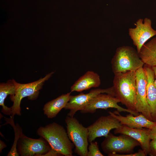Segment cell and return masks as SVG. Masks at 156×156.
<instances>
[{
	"label": "cell",
	"mask_w": 156,
	"mask_h": 156,
	"mask_svg": "<svg viewBox=\"0 0 156 156\" xmlns=\"http://www.w3.org/2000/svg\"><path fill=\"white\" fill-rule=\"evenodd\" d=\"M71 93L70 92L63 94L44 105L43 110L44 114L48 118H55L63 108H64L70 99Z\"/></svg>",
	"instance_id": "obj_17"
},
{
	"label": "cell",
	"mask_w": 156,
	"mask_h": 156,
	"mask_svg": "<svg viewBox=\"0 0 156 156\" xmlns=\"http://www.w3.org/2000/svg\"><path fill=\"white\" fill-rule=\"evenodd\" d=\"M54 73V72L47 74L44 77L35 81L27 83H20L14 81L16 86V92L14 95L10 96V99L13 102L11 107V116L21 115L20 104L24 98L27 97L29 100H34L38 97L39 90L42 88L44 83Z\"/></svg>",
	"instance_id": "obj_4"
},
{
	"label": "cell",
	"mask_w": 156,
	"mask_h": 156,
	"mask_svg": "<svg viewBox=\"0 0 156 156\" xmlns=\"http://www.w3.org/2000/svg\"><path fill=\"white\" fill-rule=\"evenodd\" d=\"M5 120L7 124H10L14 129L15 133V138L13 145L10 151L8 154V156H19V154L17 151V145L20 138L23 134L22 129L18 124L15 125L14 121V118L10 116V118H5Z\"/></svg>",
	"instance_id": "obj_20"
},
{
	"label": "cell",
	"mask_w": 156,
	"mask_h": 156,
	"mask_svg": "<svg viewBox=\"0 0 156 156\" xmlns=\"http://www.w3.org/2000/svg\"><path fill=\"white\" fill-rule=\"evenodd\" d=\"M111 64L114 74L136 71L143 67L144 64L137 50L129 46H123L117 48Z\"/></svg>",
	"instance_id": "obj_3"
},
{
	"label": "cell",
	"mask_w": 156,
	"mask_h": 156,
	"mask_svg": "<svg viewBox=\"0 0 156 156\" xmlns=\"http://www.w3.org/2000/svg\"><path fill=\"white\" fill-rule=\"evenodd\" d=\"M87 156H103L100 151L97 142H92L89 146Z\"/></svg>",
	"instance_id": "obj_21"
},
{
	"label": "cell",
	"mask_w": 156,
	"mask_h": 156,
	"mask_svg": "<svg viewBox=\"0 0 156 156\" xmlns=\"http://www.w3.org/2000/svg\"><path fill=\"white\" fill-rule=\"evenodd\" d=\"M114 133L125 134L132 138L140 143V146L145 151L146 155L148 154L151 140L149 129L133 128L122 125L121 127L115 129Z\"/></svg>",
	"instance_id": "obj_13"
},
{
	"label": "cell",
	"mask_w": 156,
	"mask_h": 156,
	"mask_svg": "<svg viewBox=\"0 0 156 156\" xmlns=\"http://www.w3.org/2000/svg\"><path fill=\"white\" fill-rule=\"evenodd\" d=\"M135 27L128 30L129 34L139 53L142 46L149 39L156 35V30L152 27V21L148 18L138 19Z\"/></svg>",
	"instance_id": "obj_7"
},
{
	"label": "cell",
	"mask_w": 156,
	"mask_h": 156,
	"mask_svg": "<svg viewBox=\"0 0 156 156\" xmlns=\"http://www.w3.org/2000/svg\"><path fill=\"white\" fill-rule=\"evenodd\" d=\"M136 71H128L114 74L113 86L115 97L120 102L125 105L128 110L139 114L135 109Z\"/></svg>",
	"instance_id": "obj_1"
},
{
	"label": "cell",
	"mask_w": 156,
	"mask_h": 156,
	"mask_svg": "<svg viewBox=\"0 0 156 156\" xmlns=\"http://www.w3.org/2000/svg\"><path fill=\"white\" fill-rule=\"evenodd\" d=\"M136 92L135 109L148 120L152 121L150 109L147 99V79L143 67L136 71Z\"/></svg>",
	"instance_id": "obj_10"
},
{
	"label": "cell",
	"mask_w": 156,
	"mask_h": 156,
	"mask_svg": "<svg viewBox=\"0 0 156 156\" xmlns=\"http://www.w3.org/2000/svg\"><path fill=\"white\" fill-rule=\"evenodd\" d=\"M119 102H120L119 100L115 96L106 93H100L94 97L87 105L80 111L83 114H93L98 109L114 108L116 109L119 112H126L134 116L139 115L120 106L118 105Z\"/></svg>",
	"instance_id": "obj_8"
},
{
	"label": "cell",
	"mask_w": 156,
	"mask_h": 156,
	"mask_svg": "<svg viewBox=\"0 0 156 156\" xmlns=\"http://www.w3.org/2000/svg\"><path fill=\"white\" fill-rule=\"evenodd\" d=\"M154 71L155 75V79L154 80V83L155 86L156 88V66L152 67Z\"/></svg>",
	"instance_id": "obj_27"
},
{
	"label": "cell",
	"mask_w": 156,
	"mask_h": 156,
	"mask_svg": "<svg viewBox=\"0 0 156 156\" xmlns=\"http://www.w3.org/2000/svg\"><path fill=\"white\" fill-rule=\"evenodd\" d=\"M15 92L16 86L14 79L8 80L6 83H0V105L2 107L1 112L5 114L11 115V108L5 105V100L8 95H14Z\"/></svg>",
	"instance_id": "obj_19"
},
{
	"label": "cell",
	"mask_w": 156,
	"mask_h": 156,
	"mask_svg": "<svg viewBox=\"0 0 156 156\" xmlns=\"http://www.w3.org/2000/svg\"><path fill=\"white\" fill-rule=\"evenodd\" d=\"M149 133L151 140H156V125L152 128L149 129Z\"/></svg>",
	"instance_id": "obj_24"
},
{
	"label": "cell",
	"mask_w": 156,
	"mask_h": 156,
	"mask_svg": "<svg viewBox=\"0 0 156 156\" xmlns=\"http://www.w3.org/2000/svg\"><path fill=\"white\" fill-rule=\"evenodd\" d=\"M143 68L147 79L146 86L147 101L149 107L152 121L156 122V88L154 83L155 75L152 67L144 64Z\"/></svg>",
	"instance_id": "obj_15"
},
{
	"label": "cell",
	"mask_w": 156,
	"mask_h": 156,
	"mask_svg": "<svg viewBox=\"0 0 156 156\" xmlns=\"http://www.w3.org/2000/svg\"><path fill=\"white\" fill-rule=\"evenodd\" d=\"M146 156L145 151L142 149H139L138 152L135 153H131L126 154H114L111 156Z\"/></svg>",
	"instance_id": "obj_22"
},
{
	"label": "cell",
	"mask_w": 156,
	"mask_h": 156,
	"mask_svg": "<svg viewBox=\"0 0 156 156\" xmlns=\"http://www.w3.org/2000/svg\"><path fill=\"white\" fill-rule=\"evenodd\" d=\"M37 133L48 142L51 148L63 156H73L75 146L62 126L53 122L45 127H40Z\"/></svg>",
	"instance_id": "obj_2"
},
{
	"label": "cell",
	"mask_w": 156,
	"mask_h": 156,
	"mask_svg": "<svg viewBox=\"0 0 156 156\" xmlns=\"http://www.w3.org/2000/svg\"><path fill=\"white\" fill-rule=\"evenodd\" d=\"M18 153L21 156H42L51 148L42 138L34 139L23 135L18 142Z\"/></svg>",
	"instance_id": "obj_11"
},
{
	"label": "cell",
	"mask_w": 156,
	"mask_h": 156,
	"mask_svg": "<svg viewBox=\"0 0 156 156\" xmlns=\"http://www.w3.org/2000/svg\"><path fill=\"white\" fill-rule=\"evenodd\" d=\"M100 93H106L115 96L113 86L104 89L97 88L91 90L87 94L81 92L75 96L70 95V99L64 109L70 110L68 116L73 117L78 111L82 110L95 96Z\"/></svg>",
	"instance_id": "obj_9"
},
{
	"label": "cell",
	"mask_w": 156,
	"mask_h": 156,
	"mask_svg": "<svg viewBox=\"0 0 156 156\" xmlns=\"http://www.w3.org/2000/svg\"><path fill=\"white\" fill-rule=\"evenodd\" d=\"M6 147L5 143L2 141L0 140V152L1 153L2 150Z\"/></svg>",
	"instance_id": "obj_26"
},
{
	"label": "cell",
	"mask_w": 156,
	"mask_h": 156,
	"mask_svg": "<svg viewBox=\"0 0 156 156\" xmlns=\"http://www.w3.org/2000/svg\"><path fill=\"white\" fill-rule=\"evenodd\" d=\"M42 156H63L62 155L51 148L48 152Z\"/></svg>",
	"instance_id": "obj_25"
},
{
	"label": "cell",
	"mask_w": 156,
	"mask_h": 156,
	"mask_svg": "<svg viewBox=\"0 0 156 156\" xmlns=\"http://www.w3.org/2000/svg\"><path fill=\"white\" fill-rule=\"evenodd\" d=\"M148 154L151 156H156V140H152L150 141Z\"/></svg>",
	"instance_id": "obj_23"
},
{
	"label": "cell",
	"mask_w": 156,
	"mask_h": 156,
	"mask_svg": "<svg viewBox=\"0 0 156 156\" xmlns=\"http://www.w3.org/2000/svg\"><path fill=\"white\" fill-rule=\"evenodd\" d=\"M139 53L144 64L151 67L156 66V37L145 43Z\"/></svg>",
	"instance_id": "obj_18"
},
{
	"label": "cell",
	"mask_w": 156,
	"mask_h": 156,
	"mask_svg": "<svg viewBox=\"0 0 156 156\" xmlns=\"http://www.w3.org/2000/svg\"><path fill=\"white\" fill-rule=\"evenodd\" d=\"M139 146L140 145L138 141L129 136L121 134L116 136L111 133L101 144L103 151L109 156L115 153H133L134 148Z\"/></svg>",
	"instance_id": "obj_6"
},
{
	"label": "cell",
	"mask_w": 156,
	"mask_h": 156,
	"mask_svg": "<svg viewBox=\"0 0 156 156\" xmlns=\"http://www.w3.org/2000/svg\"><path fill=\"white\" fill-rule=\"evenodd\" d=\"M109 112V114L117 118L122 125L131 128L151 129L156 125V122L148 120L141 113L137 116L130 113L124 116L120 114L117 111Z\"/></svg>",
	"instance_id": "obj_14"
},
{
	"label": "cell",
	"mask_w": 156,
	"mask_h": 156,
	"mask_svg": "<svg viewBox=\"0 0 156 156\" xmlns=\"http://www.w3.org/2000/svg\"><path fill=\"white\" fill-rule=\"evenodd\" d=\"M67 133L75 147V152L80 156H87L88 145V130L76 118L67 116L65 119Z\"/></svg>",
	"instance_id": "obj_5"
},
{
	"label": "cell",
	"mask_w": 156,
	"mask_h": 156,
	"mask_svg": "<svg viewBox=\"0 0 156 156\" xmlns=\"http://www.w3.org/2000/svg\"><path fill=\"white\" fill-rule=\"evenodd\" d=\"M101 81L99 75L92 71H88L77 80L70 87V92H81L92 88L99 87Z\"/></svg>",
	"instance_id": "obj_16"
},
{
	"label": "cell",
	"mask_w": 156,
	"mask_h": 156,
	"mask_svg": "<svg viewBox=\"0 0 156 156\" xmlns=\"http://www.w3.org/2000/svg\"><path fill=\"white\" fill-rule=\"evenodd\" d=\"M122 125L117 118L110 114L101 116L87 127L89 132L88 142H93L98 137H106L111 130L118 128Z\"/></svg>",
	"instance_id": "obj_12"
}]
</instances>
